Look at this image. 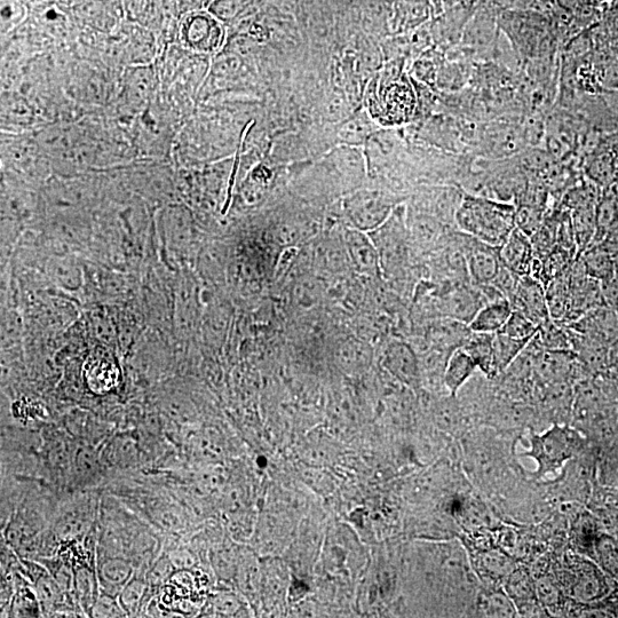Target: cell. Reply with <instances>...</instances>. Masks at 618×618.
<instances>
[{"label":"cell","instance_id":"obj_30","mask_svg":"<svg viewBox=\"0 0 618 618\" xmlns=\"http://www.w3.org/2000/svg\"><path fill=\"white\" fill-rule=\"evenodd\" d=\"M600 288L604 306L618 314V277L615 276L608 282L600 283Z\"/></svg>","mask_w":618,"mask_h":618},{"label":"cell","instance_id":"obj_18","mask_svg":"<svg viewBox=\"0 0 618 618\" xmlns=\"http://www.w3.org/2000/svg\"><path fill=\"white\" fill-rule=\"evenodd\" d=\"M533 340V339H532ZM532 340L515 339L503 334L494 337V375L502 374L525 352Z\"/></svg>","mask_w":618,"mask_h":618},{"label":"cell","instance_id":"obj_11","mask_svg":"<svg viewBox=\"0 0 618 618\" xmlns=\"http://www.w3.org/2000/svg\"><path fill=\"white\" fill-rule=\"evenodd\" d=\"M346 251L356 271L366 275L382 272L377 249L370 235L354 229L346 235Z\"/></svg>","mask_w":618,"mask_h":618},{"label":"cell","instance_id":"obj_8","mask_svg":"<svg viewBox=\"0 0 618 618\" xmlns=\"http://www.w3.org/2000/svg\"><path fill=\"white\" fill-rule=\"evenodd\" d=\"M347 216L354 229L372 232L382 226L391 213V206L385 198L374 193L356 195L347 204Z\"/></svg>","mask_w":618,"mask_h":618},{"label":"cell","instance_id":"obj_6","mask_svg":"<svg viewBox=\"0 0 618 618\" xmlns=\"http://www.w3.org/2000/svg\"><path fill=\"white\" fill-rule=\"evenodd\" d=\"M382 363L402 385L414 391L421 387L423 382L421 359L408 343L403 340H392L385 347Z\"/></svg>","mask_w":618,"mask_h":618},{"label":"cell","instance_id":"obj_33","mask_svg":"<svg viewBox=\"0 0 618 618\" xmlns=\"http://www.w3.org/2000/svg\"><path fill=\"white\" fill-rule=\"evenodd\" d=\"M34 596V594H33ZM31 596L30 592L28 590H22L17 597V600H15V607H17L18 612L21 613V616H33L34 614H31L34 612V609L37 608V596L33 597Z\"/></svg>","mask_w":618,"mask_h":618},{"label":"cell","instance_id":"obj_1","mask_svg":"<svg viewBox=\"0 0 618 618\" xmlns=\"http://www.w3.org/2000/svg\"><path fill=\"white\" fill-rule=\"evenodd\" d=\"M517 209L509 203L466 195L456 211V224L473 239L499 248L512 233Z\"/></svg>","mask_w":618,"mask_h":618},{"label":"cell","instance_id":"obj_22","mask_svg":"<svg viewBox=\"0 0 618 618\" xmlns=\"http://www.w3.org/2000/svg\"><path fill=\"white\" fill-rule=\"evenodd\" d=\"M537 324L530 321L527 316L518 311H513L511 318L498 334L510 336L515 339L532 340L538 331Z\"/></svg>","mask_w":618,"mask_h":618},{"label":"cell","instance_id":"obj_24","mask_svg":"<svg viewBox=\"0 0 618 618\" xmlns=\"http://www.w3.org/2000/svg\"><path fill=\"white\" fill-rule=\"evenodd\" d=\"M132 567L121 559H109L101 568L102 580L108 585L122 586L130 580Z\"/></svg>","mask_w":618,"mask_h":618},{"label":"cell","instance_id":"obj_4","mask_svg":"<svg viewBox=\"0 0 618 618\" xmlns=\"http://www.w3.org/2000/svg\"><path fill=\"white\" fill-rule=\"evenodd\" d=\"M225 29L217 15L206 11H194L181 22V42L188 50L202 54L216 53L225 42Z\"/></svg>","mask_w":618,"mask_h":618},{"label":"cell","instance_id":"obj_26","mask_svg":"<svg viewBox=\"0 0 618 618\" xmlns=\"http://www.w3.org/2000/svg\"><path fill=\"white\" fill-rule=\"evenodd\" d=\"M76 588L79 600L86 608H93L97 598H95L94 578L90 572L83 569L77 574Z\"/></svg>","mask_w":618,"mask_h":618},{"label":"cell","instance_id":"obj_15","mask_svg":"<svg viewBox=\"0 0 618 618\" xmlns=\"http://www.w3.org/2000/svg\"><path fill=\"white\" fill-rule=\"evenodd\" d=\"M467 263H469L467 265H469L473 280L481 285L493 282L503 267L498 248L490 247L485 243H481V247L472 250Z\"/></svg>","mask_w":618,"mask_h":618},{"label":"cell","instance_id":"obj_7","mask_svg":"<svg viewBox=\"0 0 618 618\" xmlns=\"http://www.w3.org/2000/svg\"><path fill=\"white\" fill-rule=\"evenodd\" d=\"M513 311L527 316L530 321L541 326L551 320L548 299L543 284L533 276H522L517 291L510 299Z\"/></svg>","mask_w":618,"mask_h":618},{"label":"cell","instance_id":"obj_39","mask_svg":"<svg viewBox=\"0 0 618 618\" xmlns=\"http://www.w3.org/2000/svg\"><path fill=\"white\" fill-rule=\"evenodd\" d=\"M614 261H615V275L616 277H618V252L615 253L614 255Z\"/></svg>","mask_w":618,"mask_h":618},{"label":"cell","instance_id":"obj_10","mask_svg":"<svg viewBox=\"0 0 618 618\" xmlns=\"http://www.w3.org/2000/svg\"><path fill=\"white\" fill-rule=\"evenodd\" d=\"M570 329L610 346L618 337V314L606 306H600L574 321Z\"/></svg>","mask_w":618,"mask_h":618},{"label":"cell","instance_id":"obj_17","mask_svg":"<svg viewBox=\"0 0 618 618\" xmlns=\"http://www.w3.org/2000/svg\"><path fill=\"white\" fill-rule=\"evenodd\" d=\"M576 258L580 259L586 275L594 281L605 283L616 276L613 253L600 247L599 244L592 245Z\"/></svg>","mask_w":618,"mask_h":618},{"label":"cell","instance_id":"obj_34","mask_svg":"<svg viewBox=\"0 0 618 618\" xmlns=\"http://www.w3.org/2000/svg\"><path fill=\"white\" fill-rule=\"evenodd\" d=\"M598 244L613 255L618 252V219L609 227L604 239Z\"/></svg>","mask_w":618,"mask_h":618},{"label":"cell","instance_id":"obj_20","mask_svg":"<svg viewBox=\"0 0 618 618\" xmlns=\"http://www.w3.org/2000/svg\"><path fill=\"white\" fill-rule=\"evenodd\" d=\"M494 337L495 335L472 332L463 346L477 362L478 368L487 375L494 374Z\"/></svg>","mask_w":618,"mask_h":618},{"label":"cell","instance_id":"obj_27","mask_svg":"<svg viewBox=\"0 0 618 618\" xmlns=\"http://www.w3.org/2000/svg\"><path fill=\"white\" fill-rule=\"evenodd\" d=\"M146 586L141 581H132L125 586L122 593V606L128 613L134 612L144 597Z\"/></svg>","mask_w":618,"mask_h":618},{"label":"cell","instance_id":"obj_2","mask_svg":"<svg viewBox=\"0 0 618 618\" xmlns=\"http://www.w3.org/2000/svg\"><path fill=\"white\" fill-rule=\"evenodd\" d=\"M498 27L510 39L512 47L522 58L542 57L551 47L549 26L541 13L532 10L502 12Z\"/></svg>","mask_w":618,"mask_h":618},{"label":"cell","instance_id":"obj_14","mask_svg":"<svg viewBox=\"0 0 618 618\" xmlns=\"http://www.w3.org/2000/svg\"><path fill=\"white\" fill-rule=\"evenodd\" d=\"M514 569L512 559L504 551L487 549L475 554V575L485 577L489 583H504Z\"/></svg>","mask_w":618,"mask_h":618},{"label":"cell","instance_id":"obj_13","mask_svg":"<svg viewBox=\"0 0 618 618\" xmlns=\"http://www.w3.org/2000/svg\"><path fill=\"white\" fill-rule=\"evenodd\" d=\"M477 369V362L465 348L458 347L451 352L446 364L445 374H443V384H445L451 396H456L462 390Z\"/></svg>","mask_w":618,"mask_h":618},{"label":"cell","instance_id":"obj_3","mask_svg":"<svg viewBox=\"0 0 618 618\" xmlns=\"http://www.w3.org/2000/svg\"><path fill=\"white\" fill-rule=\"evenodd\" d=\"M573 435L567 427L553 426L542 435H533L526 456L537 463L538 475L556 472L573 457Z\"/></svg>","mask_w":618,"mask_h":618},{"label":"cell","instance_id":"obj_23","mask_svg":"<svg viewBox=\"0 0 618 618\" xmlns=\"http://www.w3.org/2000/svg\"><path fill=\"white\" fill-rule=\"evenodd\" d=\"M537 600L544 607H556L562 600V588L559 582L550 576H541L535 580Z\"/></svg>","mask_w":618,"mask_h":618},{"label":"cell","instance_id":"obj_12","mask_svg":"<svg viewBox=\"0 0 618 618\" xmlns=\"http://www.w3.org/2000/svg\"><path fill=\"white\" fill-rule=\"evenodd\" d=\"M513 308L509 299L499 298L481 306L469 323L472 332L496 335L501 332L511 318Z\"/></svg>","mask_w":618,"mask_h":618},{"label":"cell","instance_id":"obj_37","mask_svg":"<svg viewBox=\"0 0 618 618\" xmlns=\"http://www.w3.org/2000/svg\"><path fill=\"white\" fill-rule=\"evenodd\" d=\"M608 362L612 364V366L618 368V337L609 346Z\"/></svg>","mask_w":618,"mask_h":618},{"label":"cell","instance_id":"obj_21","mask_svg":"<svg viewBox=\"0 0 618 618\" xmlns=\"http://www.w3.org/2000/svg\"><path fill=\"white\" fill-rule=\"evenodd\" d=\"M599 564L606 572L618 573V542L613 537L601 535L593 545Z\"/></svg>","mask_w":618,"mask_h":618},{"label":"cell","instance_id":"obj_5","mask_svg":"<svg viewBox=\"0 0 618 618\" xmlns=\"http://www.w3.org/2000/svg\"><path fill=\"white\" fill-rule=\"evenodd\" d=\"M565 575L570 597L585 604L605 598L612 591L604 570L589 560H575Z\"/></svg>","mask_w":618,"mask_h":618},{"label":"cell","instance_id":"obj_28","mask_svg":"<svg viewBox=\"0 0 618 618\" xmlns=\"http://www.w3.org/2000/svg\"><path fill=\"white\" fill-rule=\"evenodd\" d=\"M614 164L606 155H602L594 160L590 168L591 178L598 184L606 185L614 177Z\"/></svg>","mask_w":618,"mask_h":618},{"label":"cell","instance_id":"obj_38","mask_svg":"<svg viewBox=\"0 0 618 618\" xmlns=\"http://www.w3.org/2000/svg\"><path fill=\"white\" fill-rule=\"evenodd\" d=\"M55 2L60 3L62 5H77L86 2V0H55Z\"/></svg>","mask_w":618,"mask_h":618},{"label":"cell","instance_id":"obj_19","mask_svg":"<svg viewBox=\"0 0 618 618\" xmlns=\"http://www.w3.org/2000/svg\"><path fill=\"white\" fill-rule=\"evenodd\" d=\"M503 584H505L504 591L509 594L517 608L537 600L535 580L524 568H515Z\"/></svg>","mask_w":618,"mask_h":618},{"label":"cell","instance_id":"obj_25","mask_svg":"<svg viewBox=\"0 0 618 618\" xmlns=\"http://www.w3.org/2000/svg\"><path fill=\"white\" fill-rule=\"evenodd\" d=\"M60 585L54 578L43 576L36 583V596L45 609H51L60 601Z\"/></svg>","mask_w":618,"mask_h":618},{"label":"cell","instance_id":"obj_36","mask_svg":"<svg viewBox=\"0 0 618 618\" xmlns=\"http://www.w3.org/2000/svg\"><path fill=\"white\" fill-rule=\"evenodd\" d=\"M554 2H556L560 10L567 13H574L578 9V6L581 5L582 0H554Z\"/></svg>","mask_w":618,"mask_h":618},{"label":"cell","instance_id":"obj_31","mask_svg":"<svg viewBox=\"0 0 618 618\" xmlns=\"http://www.w3.org/2000/svg\"><path fill=\"white\" fill-rule=\"evenodd\" d=\"M23 17V10L18 0H2L3 26H13Z\"/></svg>","mask_w":618,"mask_h":618},{"label":"cell","instance_id":"obj_32","mask_svg":"<svg viewBox=\"0 0 618 618\" xmlns=\"http://www.w3.org/2000/svg\"><path fill=\"white\" fill-rule=\"evenodd\" d=\"M84 521L76 515H68L59 524V534L63 537H74L83 533Z\"/></svg>","mask_w":618,"mask_h":618},{"label":"cell","instance_id":"obj_16","mask_svg":"<svg viewBox=\"0 0 618 618\" xmlns=\"http://www.w3.org/2000/svg\"><path fill=\"white\" fill-rule=\"evenodd\" d=\"M475 615L481 617H517L518 610L504 590L488 588L478 593L474 600Z\"/></svg>","mask_w":618,"mask_h":618},{"label":"cell","instance_id":"obj_29","mask_svg":"<svg viewBox=\"0 0 618 618\" xmlns=\"http://www.w3.org/2000/svg\"><path fill=\"white\" fill-rule=\"evenodd\" d=\"M93 616L95 617H122L124 612L116 601L110 597H101L95 602L92 608Z\"/></svg>","mask_w":618,"mask_h":618},{"label":"cell","instance_id":"obj_35","mask_svg":"<svg viewBox=\"0 0 618 618\" xmlns=\"http://www.w3.org/2000/svg\"><path fill=\"white\" fill-rule=\"evenodd\" d=\"M77 465L78 467H81V470L83 472H90L91 470H93L94 457L90 453V451H82V453L79 454L77 459Z\"/></svg>","mask_w":618,"mask_h":618},{"label":"cell","instance_id":"obj_9","mask_svg":"<svg viewBox=\"0 0 618 618\" xmlns=\"http://www.w3.org/2000/svg\"><path fill=\"white\" fill-rule=\"evenodd\" d=\"M502 264L519 276L532 273L535 250L532 240L519 228L515 227L506 241L498 248Z\"/></svg>","mask_w":618,"mask_h":618}]
</instances>
